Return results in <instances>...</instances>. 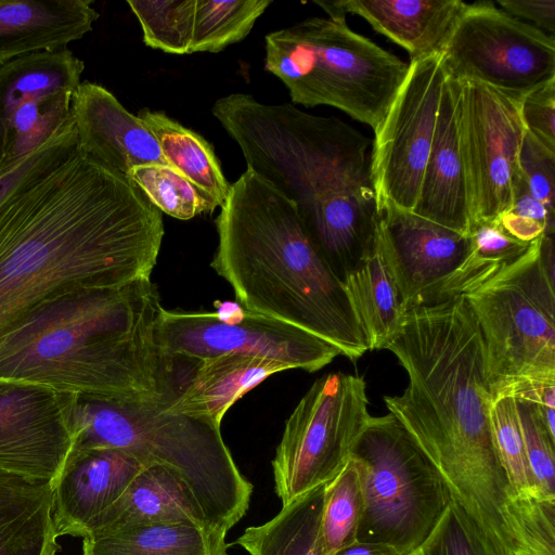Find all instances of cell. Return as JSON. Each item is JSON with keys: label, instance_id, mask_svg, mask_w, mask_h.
<instances>
[{"label": "cell", "instance_id": "6da1fadb", "mask_svg": "<svg viewBox=\"0 0 555 555\" xmlns=\"http://www.w3.org/2000/svg\"><path fill=\"white\" fill-rule=\"evenodd\" d=\"M163 237L142 191L78 147L0 205V344L57 292L151 278Z\"/></svg>", "mask_w": 555, "mask_h": 555}, {"label": "cell", "instance_id": "7a4b0ae2", "mask_svg": "<svg viewBox=\"0 0 555 555\" xmlns=\"http://www.w3.org/2000/svg\"><path fill=\"white\" fill-rule=\"evenodd\" d=\"M409 383L384 402L436 466L454 501L500 555H518L532 526L498 454L482 340L463 296L405 314L388 343Z\"/></svg>", "mask_w": 555, "mask_h": 555}, {"label": "cell", "instance_id": "3957f363", "mask_svg": "<svg viewBox=\"0 0 555 555\" xmlns=\"http://www.w3.org/2000/svg\"><path fill=\"white\" fill-rule=\"evenodd\" d=\"M163 307L151 278L76 286L30 310L0 344V378L144 404L176 396L178 365L158 343Z\"/></svg>", "mask_w": 555, "mask_h": 555}, {"label": "cell", "instance_id": "277c9868", "mask_svg": "<svg viewBox=\"0 0 555 555\" xmlns=\"http://www.w3.org/2000/svg\"><path fill=\"white\" fill-rule=\"evenodd\" d=\"M211 113L238 144L247 169L294 204L314 249L344 283L377 238L370 139L337 117L245 93L218 99Z\"/></svg>", "mask_w": 555, "mask_h": 555}, {"label": "cell", "instance_id": "5b68a950", "mask_svg": "<svg viewBox=\"0 0 555 555\" xmlns=\"http://www.w3.org/2000/svg\"><path fill=\"white\" fill-rule=\"evenodd\" d=\"M211 268L238 304L335 345L357 360L370 350L341 281L309 241L294 204L246 169L215 220Z\"/></svg>", "mask_w": 555, "mask_h": 555}, {"label": "cell", "instance_id": "8992f818", "mask_svg": "<svg viewBox=\"0 0 555 555\" xmlns=\"http://www.w3.org/2000/svg\"><path fill=\"white\" fill-rule=\"evenodd\" d=\"M163 405L70 393V450L121 449L146 466H162L181 483L208 524L228 533L247 513L253 485L234 462L221 427L169 413Z\"/></svg>", "mask_w": 555, "mask_h": 555}, {"label": "cell", "instance_id": "52a82bcc", "mask_svg": "<svg viewBox=\"0 0 555 555\" xmlns=\"http://www.w3.org/2000/svg\"><path fill=\"white\" fill-rule=\"evenodd\" d=\"M264 69L292 102L333 106L374 131L391 106L409 64L351 30L346 18L312 16L264 38Z\"/></svg>", "mask_w": 555, "mask_h": 555}, {"label": "cell", "instance_id": "ba28073f", "mask_svg": "<svg viewBox=\"0 0 555 555\" xmlns=\"http://www.w3.org/2000/svg\"><path fill=\"white\" fill-rule=\"evenodd\" d=\"M463 297L480 333L493 400L519 382L555 380L553 235Z\"/></svg>", "mask_w": 555, "mask_h": 555}, {"label": "cell", "instance_id": "9c48e42d", "mask_svg": "<svg viewBox=\"0 0 555 555\" xmlns=\"http://www.w3.org/2000/svg\"><path fill=\"white\" fill-rule=\"evenodd\" d=\"M350 459L362 491L356 540L412 554L452 501L440 473L390 413L371 417Z\"/></svg>", "mask_w": 555, "mask_h": 555}, {"label": "cell", "instance_id": "30bf717a", "mask_svg": "<svg viewBox=\"0 0 555 555\" xmlns=\"http://www.w3.org/2000/svg\"><path fill=\"white\" fill-rule=\"evenodd\" d=\"M371 417L362 377L336 372L317 379L286 420L272 460L282 505L333 480Z\"/></svg>", "mask_w": 555, "mask_h": 555}, {"label": "cell", "instance_id": "8fae6325", "mask_svg": "<svg viewBox=\"0 0 555 555\" xmlns=\"http://www.w3.org/2000/svg\"><path fill=\"white\" fill-rule=\"evenodd\" d=\"M157 338L164 354L173 362L236 353L315 372L341 354L339 348L314 334L233 302L220 304L217 312L163 308Z\"/></svg>", "mask_w": 555, "mask_h": 555}, {"label": "cell", "instance_id": "7c38bea8", "mask_svg": "<svg viewBox=\"0 0 555 555\" xmlns=\"http://www.w3.org/2000/svg\"><path fill=\"white\" fill-rule=\"evenodd\" d=\"M441 53L449 75L519 99L555 79L554 37L491 1L466 3Z\"/></svg>", "mask_w": 555, "mask_h": 555}, {"label": "cell", "instance_id": "4fadbf2b", "mask_svg": "<svg viewBox=\"0 0 555 555\" xmlns=\"http://www.w3.org/2000/svg\"><path fill=\"white\" fill-rule=\"evenodd\" d=\"M446 76L442 53L410 62L403 83L374 131L370 172L377 215L386 207L414 209Z\"/></svg>", "mask_w": 555, "mask_h": 555}, {"label": "cell", "instance_id": "5bb4252c", "mask_svg": "<svg viewBox=\"0 0 555 555\" xmlns=\"http://www.w3.org/2000/svg\"><path fill=\"white\" fill-rule=\"evenodd\" d=\"M377 233L405 313L468 293L469 234L397 207L378 214Z\"/></svg>", "mask_w": 555, "mask_h": 555}, {"label": "cell", "instance_id": "9a60e30c", "mask_svg": "<svg viewBox=\"0 0 555 555\" xmlns=\"http://www.w3.org/2000/svg\"><path fill=\"white\" fill-rule=\"evenodd\" d=\"M461 81L462 140L473 224L511 210L525 126L519 98L480 82Z\"/></svg>", "mask_w": 555, "mask_h": 555}, {"label": "cell", "instance_id": "2e32d148", "mask_svg": "<svg viewBox=\"0 0 555 555\" xmlns=\"http://www.w3.org/2000/svg\"><path fill=\"white\" fill-rule=\"evenodd\" d=\"M69 395L0 378V469L56 479L72 448Z\"/></svg>", "mask_w": 555, "mask_h": 555}, {"label": "cell", "instance_id": "e0dca14e", "mask_svg": "<svg viewBox=\"0 0 555 555\" xmlns=\"http://www.w3.org/2000/svg\"><path fill=\"white\" fill-rule=\"evenodd\" d=\"M414 214L468 234L472 197L462 140V81L447 73Z\"/></svg>", "mask_w": 555, "mask_h": 555}, {"label": "cell", "instance_id": "ac0fdd59", "mask_svg": "<svg viewBox=\"0 0 555 555\" xmlns=\"http://www.w3.org/2000/svg\"><path fill=\"white\" fill-rule=\"evenodd\" d=\"M145 466L121 449L70 450L54 480L56 537L83 538L90 524L124 494Z\"/></svg>", "mask_w": 555, "mask_h": 555}, {"label": "cell", "instance_id": "d6986e66", "mask_svg": "<svg viewBox=\"0 0 555 555\" xmlns=\"http://www.w3.org/2000/svg\"><path fill=\"white\" fill-rule=\"evenodd\" d=\"M72 117L79 150L126 177L140 165H168L151 130L99 83L80 82Z\"/></svg>", "mask_w": 555, "mask_h": 555}, {"label": "cell", "instance_id": "ffe728a7", "mask_svg": "<svg viewBox=\"0 0 555 555\" xmlns=\"http://www.w3.org/2000/svg\"><path fill=\"white\" fill-rule=\"evenodd\" d=\"M331 18L363 17L409 52L410 62L442 52L466 3L461 0L314 1Z\"/></svg>", "mask_w": 555, "mask_h": 555}, {"label": "cell", "instance_id": "44dd1931", "mask_svg": "<svg viewBox=\"0 0 555 555\" xmlns=\"http://www.w3.org/2000/svg\"><path fill=\"white\" fill-rule=\"evenodd\" d=\"M89 0H0V65L67 48L93 28L99 13Z\"/></svg>", "mask_w": 555, "mask_h": 555}, {"label": "cell", "instance_id": "7402d4cb", "mask_svg": "<svg viewBox=\"0 0 555 555\" xmlns=\"http://www.w3.org/2000/svg\"><path fill=\"white\" fill-rule=\"evenodd\" d=\"M291 370L282 362L246 354H222L194 362L165 411L221 427L227 411L269 376Z\"/></svg>", "mask_w": 555, "mask_h": 555}, {"label": "cell", "instance_id": "603a6c76", "mask_svg": "<svg viewBox=\"0 0 555 555\" xmlns=\"http://www.w3.org/2000/svg\"><path fill=\"white\" fill-rule=\"evenodd\" d=\"M151 524H190L212 528L168 470L149 465L124 494L90 524L82 539Z\"/></svg>", "mask_w": 555, "mask_h": 555}, {"label": "cell", "instance_id": "cb8c5ba5", "mask_svg": "<svg viewBox=\"0 0 555 555\" xmlns=\"http://www.w3.org/2000/svg\"><path fill=\"white\" fill-rule=\"evenodd\" d=\"M54 481L0 469V555H55Z\"/></svg>", "mask_w": 555, "mask_h": 555}, {"label": "cell", "instance_id": "d4e9b609", "mask_svg": "<svg viewBox=\"0 0 555 555\" xmlns=\"http://www.w3.org/2000/svg\"><path fill=\"white\" fill-rule=\"evenodd\" d=\"M83 69V62L67 48L27 54L0 65V163L12 118L42 100L74 94Z\"/></svg>", "mask_w": 555, "mask_h": 555}, {"label": "cell", "instance_id": "484cf974", "mask_svg": "<svg viewBox=\"0 0 555 555\" xmlns=\"http://www.w3.org/2000/svg\"><path fill=\"white\" fill-rule=\"evenodd\" d=\"M343 284L369 339L370 350L386 349L400 331L406 313L378 233L371 255Z\"/></svg>", "mask_w": 555, "mask_h": 555}, {"label": "cell", "instance_id": "4316f807", "mask_svg": "<svg viewBox=\"0 0 555 555\" xmlns=\"http://www.w3.org/2000/svg\"><path fill=\"white\" fill-rule=\"evenodd\" d=\"M225 537L190 524L141 525L85 538L82 555H229Z\"/></svg>", "mask_w": 555, "mask_h": 555}, {"label": "cell", "instance_id": "83f0119b", "mask_svg": "<svg viewBox=\"0 0 555 555\" xmlns=\"http://www.w3.org/2000/svg\"><path fill=\"white\" fill-rule=\"evenodd\" d=\"M138 117L157 140L169 166L181 172L205 197L210 211L222 207L231 184L225 179L214 147L201 134L164 112L143 108Z\"/></svg>", "mask_w": 555, "mask_h": 555}, {"label": "cell", "instance_id": "f1b7e54d", "mask_svg": "<svg viewBox=\"0 0 555 555\" xmlns=\"http://www.w3.org/2000/svg\"><path fill=\"white\" fill-rule=\"evenodd\" d=\"M325 486L282 505L270 520L246 528L235 543L249 555H326L321 541Z\"/></svg>", "mask_w": 555, "mask_h": 555}, {"label": "cell", "instance_id": "f546056e", "mask_svg": "<svg viewBox=\"0 0 555 555\" xmlns=\"http://www.w3.org/2000/svg\"><path fill=\"white\" fill-rule=\"evenodd\" d=\"M271 0H195L191 53H218L248 36Z\"/></svg>", "mask_w": 555, "mask_h": 555}, {"label": "cell", "instance_id": "4dcf8cb0", "mask_svg": "<svg viewBox=\"0 0 555 555\" xmlns=\"http://www.w3.org/2000/svg\"><path fill=\"white\" fill-rule=\"evenodd\" d=\"M361 513V483L357 466L350 459L325 486L321 541L326 555L356 541Z\"/></svg>", "mask_w": 555, "mask_h": 555}, {"label": "cell", "instance_id": "1f68e13d", "mask_svg": "<svg viewBox=\"0 0 555 555\" xmlns=\"http://www.w3.org/2000/svg\"><path fill=\"white\" fill-rule=\"evenodd\" d=\"M144 43L170 54H191L195 0H128Z\"/></svg>", "mask_w": 555, "mask_h": 555}, {"label": "cell", "instance_id": "d6a6232c", "mask_svg": "<svg viewBox=\"0 0 555 555\" xmlns=\"http://www.w3.org/2000/svg\"><path fill=\"white\" fill-rule=\"evenodd\" d=\"M127 177L153 206L170 217L189 220L203 212H211L198 190L169 165H140L132 168Z\"/></svg>", "mask_w": 555, "mask_h": 555}, {"label": "cell", "instance_id": "836d02e7", "mask_svg": "<svg viewBox=\"0 0 555 555\" xmlns=\"http://www.w3.org/2000/svg\"><path fill=\"white\" fill-rule=\"evenodd\" d=\"M490 421L498 454L516 494L521 499L545 498L538 491L530 470L515 399L496 397L491 404Z\"/></svg>", "mask_w": 555, "mask_h": 555}, {"label": "cell", "instance_id": "e575fe53", "mask_svg": "<svg viewBox=\"0 0 555 555\" xmlns=\"http://www.w3.org/2000/svg\"><path fill=\"white\" fill-rule=\"evenodd\" d=\"M468 234L473 243V253L466 267L468 293L517 260L531 245L509 235L498 219L473 223Z\"/></svg>", "mask_w": 555, "mask_h": 555}, {"label": "cell", "instance_id": "d590c367", "mask_svg": "<svg viewBox=\"0 0 555 555\" xmlns=\"http://www.w3.org/2000/svg\"><path fill=\"white\" fill-rule=\"evenodd\" d=\"M78 150L70 118L44 143L18 160L0 167V205L15 191L68 159Z\"/></svg>", "mask_w": 555, "mask_h": 555}, {"label": "cell", "instance_id": "8d00e7d4", "mask_svg": "<svg viewBox=\"0 0 555 555\" xmlns=\"http://www.w3.org/2000/svg\"><path fill=\"white\" fill-rule=\"evenodd\" d=\"M515 401L535 487L541 495L555 499V436L547 429L535 404L520 399Z\"/></svg>", "mask_w": 555, "mask_h": 555}, {"label": "cell", "instance_id": "74e56055", "mask_svg": "<svg viewBox=\"0 0 555 555\" xmlns=\"http://www.w3.org/2000/svg\"><path fill=\"white\" fill-rule=\"evenodd\" d=\"M410 555H499L463 509L451 501L439 522Z\"/></svg>", "mask_w": 555, "mask_h": 555}, {"label": "cell", "instance_id": "f35d334b", "mask_svg": "<svg viewBox=\"0 0 555 555\" xmlns=\"http://www.w3.org/2000/svg\"><path fill=\"white\" fill-rule=\"evenodd\" d=\"M517 162L531 194L554 214L555 152L525 129Z\"/></svg>", "mask_w": 555, "mask_h": 555}, {"label": "cell", "instance_id": "ab89813d", "mask_svg": "<svg viewBox=\"0 0 555 555\" xmlns=\"http://www.w3.org/2000/svg\"><path fill=\"white\" fill-rule=\"evenodd\" d=\"M520 115L525 129L555 152V79L520 99Z\"/></svg>", "mask_w": 555, "mask_h": 555}, {"label": "cell", "instance_id": "60d3db41", "mask_svg": "<svg viewBox=\"0 0 555 555\" xmlns=\"http://www.w3.org/2000/svg\"><path fill=\"white\" fill-rule=\"evenodd\" d=\"M496 3L511 16L530 21L532 26L554 37L555 0H498Z\"/></svg>", "mask_w": 555, "mask_h": 555}, {"label": "cell", "instance_id": "b9f144b4", "mask_svg": "<svg viewBox=\"0 0 555 555\" xmlns=\"http://www.w3.org/2000/svg\"><path fill=\"white\" fill-rule=\"evenodd\" d=\"M508 211L545 224V234L554 235V214L531 194L519 168L513 179V202Z\"/></svg>", "mask_w": 555, "mask_h": 555}, {"label": "cell", "instance_id": "7bdbcfd3", "mask_svg": "<svg viewBox=\"0 0 555 555\" xmlns=\"http://www.w3.org/2000/svg\"><path fill=\"white\" fill-rule=\"evenodd\" d=\"M496 219L509 235L524 243H532L546 233L545 224L512 211L504 212Z\"/></svg>", "mask_w": 555, "mask_h": 555}, {"label": "cell", "instance_id": "ee69618b", "mask_svg": "<svg viewBox=\"0 0 555 555\" xmlns=\"http://www.w3.org/2000/svg\"><path fill=\"white\" fill-rule=\"evenodd\" d=\"M333 555H400L395 550L376 543L353 541L339 548Z\"/></svg>", "mask_w": 555, "mask_h": 555}]
</instances>
